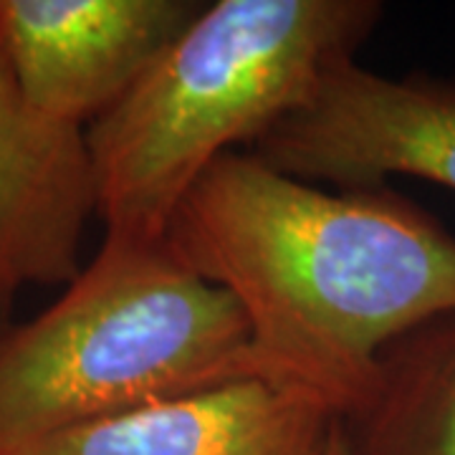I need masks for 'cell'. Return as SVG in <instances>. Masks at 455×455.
Segmentation results:
<instances>
[{
	"instance_id": "cell-1",
	"label": "cell",
	"mask_w": 455,
	"mask_h": 455,
	"mask_svg": "<svg viewBox=\"0 0 455 455\" xmlns=\"http://www.w3.org/2000/svg\"><path fill=\"white\" fill-rule=\"evenodd\" d=\"M163 241L238 304L263 379L339 420L390 341L455 309V235L438 218L392 185L322 188L245 149L200 175Z\"/></svg>"
},
{
	"instance_id": "cell-2",
	"label": "cell",
	"mask_w": 455,
	"mask_h": 455,
	"mask_svg": "<svg viewBox=\"0 0 455 455\" xmlns=\"http://www.w3.org/2000/svg\"><path fill=\"white\" fill-rule=\"evenodd\" d=\"M377 0H218L94 119L86 149L104 235L157 243L218 157L251 149L329 68L357 59Z\"/></svg>"
},
{
	"instance_id": "cell-3",
	"label": "cell",
	"mask_w": 455,
	"mask_h": 455,
	"mask_svg": "<svg viewBox=\"0 0 455 455\" xmlns=\"http://www.w3.org/2000/svg\"><path fill=\"white\" fill-rule=\"evenodd\" d=\"M260 377L238 304L164 241L104 235L26 324L0 329V455L127 410Z\"/></svg>"
},
{
	"instance_id": "cell-4",
	"label": "cell",
	"mask_w": 455,
	"mask_h": 455,
	"mask_svg": "<svg viewBox=\"0 0 455 455\" xmlns=\"http://www.w3.org/2000/svg\"><path fill=\"white\" fill-rule=\"evenodd\" d=\"M245 152L337 190L379 188L400 175L455 193V79L420 71L392 79L344 61Z\"/></svg>"
},
{
	"instance_id": "cell-5",
	"label": "cell",
	"mask_w": 455,
	"mask_h": 455,
	"mask_svg": "<svg viewBox=\"0 0 455 455\" xmlns=\"http://www.w3.org/2000/svg\"><path fill=\"white\" fill-rule=\"evenodd\" d=\"M203 8L197 0H0V49L36 112L86 130Z\"/></svg>"
},
{
	"instance_id": "cell-6",
	"label": "cell",
	"mask_w": 455,
	"mask_h": 455,
	"mask_svg": "<svg viewBox=\"0 0 455 455\" xmlns=\"http://www.w3.org/2000/svg\"><path fill=\"white\" fill-rule=\"evenodd\" d=\"M97 215L82 127L53 122L20 94L0 49V281L59 286L82 274V238Z\"/></svg>"
},
{
	"instance_id": "cell-7",
	"label": "cell",
	"mask_w": 455,
	"mask_h": 455,
	"mask_svg": "<svg viewBox=\"0 0 455 455\" xmlns=\"http://www.w3.org/2000/svg\"><path fill=\"white\" fill-rule=\"evenodd\" d=\"M337 420L307 392L251 377L79 425L13 455H326Z\"/></svg>"
},
{
	"instance_id": "cell-8",
	"label": "cell",
	"mask_w": 455,
	"mask_h": 455,
	"mask_svg": "<svg viewBox=\"0 0 455 455\" xmlns=\"http://www.w3.org/2000/svg\"><path fill=\"white\" fill-rule=\"evenodd\" d=\"M339 430L347 455H455V309L379 352L372 387Z\"/></svg>"
},
{
	"instance_id": "cell-9",
	"label": "cell",
	"mask_w": 455,
	"mask_h": 455,
	"mask_svg": "<svg viewBox=\"0 0 455 455\" xmlns=\"http://www.w3.org/2000/svg\"><path fill=\"white\" fill-rule=\"evenodd\" d=\"M13 299H16V289L0 281V329H3V322H5V316H8V311H11Z\"/></svg>"
},
{
	"instance_id": "cell-10",
	"label": "cell",
	"mask_w": 455,
	"mask_h": 455,
	"mask_svg": "<svg viewBox=\"0 0 455 455\" xmlns=\"http://www.w3.org/2000/svg\"><path fill=\"white\" fill-rule=\"evenodd\" d=\"M326 455H347V451H344V440H341L339 420H337V425H334V433H331V440H329Z\"/></svg>"
}]
</instances>
